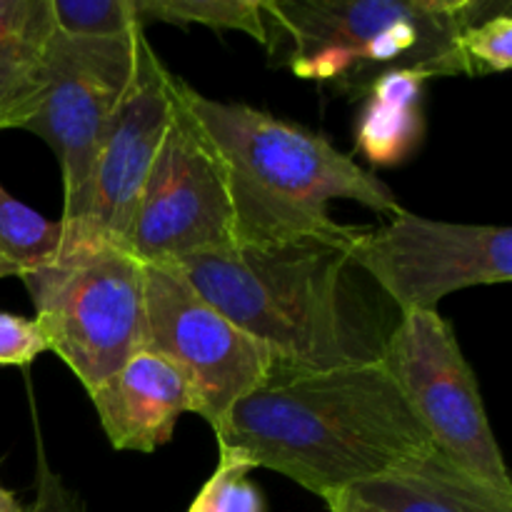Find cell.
<instances>
[{
  "label": "cell",
  "instance_id": "obj_23",
  "mask_svg": "<svg viewBox=\"0 0 512 512\" xmlns=\"http://www.w3.org/2000/svg\"><path fill=\"white\" fill-rule=\"evenodd\" d=\"M325 503H328L330 512H370V510H365L360 503H355L348 493L333 495V498L325 500Z\"/></svg>",
  "mask_w": 512,
  "mask_h": 512
},
{
  "label": "cell",
  "instance_id": "obj_9",
  "mask_svg": "<svg viewBox=\"0 0 512 512\" xmlns=\"http://www.w3.org/2000/svg\"><path fill=\"white\" fill-rule=\"evenodd\" d=\"M353 260L398 313L438 310L450 293L512 280V230L430 220L400 210L380 228H358Z\"/></svg>",
  "mask_w": 512,
  "mask_h": 512
},
{
  "label": "cell",
  "instance_id": "obj_18",
  "mask_svg": "<svg viewBox=\"0 0 512 512\" xmlns=\"http://www.w3.org/2000/svg\"><path fill=\"white\" fill-rule=\"evenodd\" d=\"M55 30L70 38L113 40L143 30L135 0H50Z\"/></svg>",
  "mask_w": 512,
  "mask_h": 512
},
{
  "label": "cell",
  "instance_id": "obj_16",
  "mask_svg": "<svg viewBox=\"0 0 512 512\" xmlns=\"http://www.w3.org/2000/svg\"><path fill=\"white\" fill-rule=\"evenodd\" d=\"M63 223L48 220L0 185V278H23L58 255Z\"/></svg>",
  "mask_w": 512,
  "mask_h": 512
},
{
  "label": "cell",
  "instance_id": "obj_15",
  "mask_svg": "<svg viewBox=\"0 0 512 512\" xmlns=\"http://www.w3.org/2000/svg\"><path fill=\"white\" fill-rule=\"evenodd\" d=\"M425 80L418 70H390L373 80L355 130V148L370 165L390 168L415 153L425 133Z\"/></svg>",
  "mask_w": 512,
  "mask_h": 512
},
{
  "label": "cell",
  "instance_id": "obj_11",
  "mask_svg": "<svg viewBox=\"0 0 512 512\" xmlns=\"http://www.w3.org/2000/svg\"><path fill=\"white\" fill-rule=\"evenodd\" d=\"M173 78L143 35L133 83L100 145L83 218L63 225V240H103L128 248L140 190L168 128Z\"/></svg>",
  "mask_w": 512,
  "mask_h": 512
},
{
  "label": "cell",
  "instance_id": "obj_6",
  "mask_svg": "<svg viewBox=\"0 0 512 512\" xmlns=\"http://www.w3.org/2000/svg\"><path fill=\"white\" fill-rule=\"evenodd\" d=\"M380 363L433 440V448L480 483L512 493L478 380L455 330L438 310L400 315Z\"/></svg>",
  "mask_w": 512,
  "mask_h": 512
},
{
  "label": "cell",
  "instance_id": "obj_22",
  "mask_svg": "<svg viewBox=\"0 0 512 512\" xmlns=\"http://www.w3.org/2000/svg\"><path fill=\"white\" fill-rule=\"evenodd\" d=\"M23 512H88L85 503L75 490L63 483L58 473L50 468L43 448L38 453V488H35V500L23 508Z\"/></svg>",
  "mask_w": 512,
  "mask_h": 512
},
{
  "label": "cell",
  "instance_id": "obj_2",
  "mask_svg": "<svg viewBox=\"0 0 512 512\" xmlns=\"http://www.w3.org/2000/svg\"><path fill=\"white\" fill-rule=\"evenodd\" d=\"M220 458L330 500L433 450L383 363L270 373L215 430Z\"/></svg>",
  "mask_w": 512,
  "mask_h": 512
},
{
  "label": "cell",
  "instance_id": "obj_21",
  "mask_svg": "<svg viewBox=\"0 0 512 512\" xmlns=\"http://www.w3.org/2000/svg\"><path fill=\"white\" fill-rule=\"evenodd\" d=\"M48 350L43 330L35 318L3 313L0 310V365H23L33 363L38 355Z\"/></svg>",
  "mask_w": 512,
  "mask_h": 512
},
{
  "label": "cell",
  "instance_id": "obj_3",
  "mask_svg": "<svg viewBox=\"0 0 512 512\" xmlns=\"http://www.w3.org/2000/svg\"><path fill=\"white\" fill-rule=\"evenodd\" d=\"M180 95L225 165L235 248L343 235L348 225L330 218L333 200H353L375 213L403 210L378 175L323 135L245 103L210 100L183 80Z\"/></svg>",
  "mask_w": 512,
  "mask_h": 512
},
{
  "label": "cell",
  "instance_id": "obj_8",
  "mask_svg": "<svg viewBox=\"0 0 512 512\" xmlns=\"http://www.w3.org/2000/svg\"><path fill=\"white\" fill-rule=\"evenodd\" d=\"M143 30L113 40L70 38L55 30L45 60L43 88L23 130L40 135L63 173L60 223L83 218L90 180L105 133L128 93Z\"/></svg>",
  "mask_w": 512,
  "mask_h": 512
},
{
  "label": "cell",
  "instance_id": "obj_13",
  "mask_svg": "<svg viewBox=\"0 0 512 512\" xmlns=\"http://www.w3.org/2000/svg\"><path fill=\"white\" fill-rule=\"evenodd\" d=\"M345 493L370 512H512V493L470 478L435 448Z\"/></svg>",
  "mask_w": 512,
  "mask_h": 512
},
{
  "label": "cell",
  "instance_id": "obj_24",
  "mask_svg": "<svg viewBox=\"0 0 512 512\" xmlns=\"http://www.w3.org/2000/svg\"><path fill=\"white\" fill-rule=\"evenodd\" d=\"M0 512H23V505L18 503V498L5 488H0Z\"/></svg>",
  "mask_w": 512,
  "mask_h": 512
},
{
  "label": "cell",
  "instance_id": "obj_14",
  "mask_svg": "<svg viewBox=\"0 0 512 512\" xmlns=\"http://www.w3.org/2000/svg\"><path fill=\"white\" fill-rule=\"evenodd\" d=\"M53 35L50 0H0V130L28 120Z\"/></svg>",
  "mask_w": 512,
  "mask_h": 512
},
{
  "label": "cell",
  "instance_id": "obj_12",
  "mask_svg": "<svg viewBox=\"0 0 512 512\" xmlns=\"http://www.w3.org/2000/svg\"><path fill=\"white\" fill-rule=\"evenodd\" d=\"M100 425L115 450L155 453L185 413H195L188 378L170 360L143 348L90 390Z\"/></svg>",
  "mask_w": 512,
  "mask_h": 512
},
{
  "label": "cell",
  "instance_id": "obj_7",
  "mask_svg": "<svg viewBox=\"0 0 512 512\" xmlns=\"http://www.w3.org/2000/svg\"><path fill=\"white\" fill-rule=\"evenodd\" d=\"M230 248L235 218L225 165L173 78L168 128L140 190L128 250L143 265H168Z\"/></svg>",
  "mask_w": 512,
  "mask_h": 512
},
{
  "label": "cell",
  "instance_id": "obj_4",
  "mask_svg": "<svg viewBox=\"0 0 512 512\" xmlns=\"http://www.w3.org/2000/svg\"><path fill=\"white\" fill-rule=\"evenodd\" d=\"M270 50L283 48L298 78L365 98L378 75L418 70L433 78L475 75L463 33L510 13L488 0H263ZM265 43V45H268Z\"/></svg>",
  "mask_w": 512,
  "mask_h": 512
},
{
  "label": "cell",
  "instance_id": "obj_5",
  "mask_svg": "<svg viewBox=\"0 0 512 512\" xmlns=\"http://www.w3.org/2000/svg\"><path fill=\"white\" fill-rule=\"evenodd\" d=\"M23 283L48 350L88 393L145 348V265L123 245L63 240Z\"/></svg>",
  "mask_w": 512,
  "mask_h": 512
},
{
  "label": "cell",
  "instance_id": "obj_10",
  "mask_svg": "<svg viewBox=\"0 0 512 512\" xmlns=\"http://www.w3.org/2000/svg\"><path fill=\"white\" fill-rule=\"evenodd\" d=\"M145 348L188 378L195 415L215 430L273 370V355L170 265H145Z\"/></svg>",
  "mask_w": 512,
  "mask_h": 512
},
{
  "label": "cell",
  "instance_id": "obj_1",
  "mask_svg": "<svg viewBox=\"0 0 512 512\" xmlns=\"http://www.w3.org/2000/svg\"><path fill=\"white\" fill-rule=\"evenodd\" d=\"M358 228L168 263L273 355L270 373L380 363L400 313L353 260Z\"/></svg>",
  "mask_w": 512,
  "mask_h": 512
},
{
  "label": "cell",
  "instance_id": "obj_19",
  "mask_svg": "<svg viewBox=\"0 0 512 512\" xmlns=\"http://www.w3.org/2000/svg\"><path fill=\"white\" fill-rule=\"evenodd\" d=\"M250 468L220 458L218 468L193 500L188 512H268L258 485L248 480Z\"/></svg>",
  "mask_w": 512,
  "mask_h": 512
},
{
  "label": "cell",
  "instance_id": "obj_20",
  "mask_svg": "<svg viewBox=\"0 0 512 512\" xmlns=\"http://www.w3.org/2000/svg\"><path fill=\"white\" fill-rule=\"evenodd\" d=\"M463 53L475 75L503 73L512 65V15H493L463 33Z\"/></svg>",
  "mask_w": 512,
  "mask_h": 512
},
{
  "label": "cell",
  "instance_id": "obj_17",
  "mask_svg": "<svg viewBox=\"0 0 512 512\" xmlns=\"http://www.w3.org/2000/svg\"><path fill=\"white\" fill-rule=\"evenodd\" d=\"M145 23L208 25L215 30H240L258 43H268L263 0H135Z\"/></svg>",
  "mask_w": 512,
  "mask_h": 512
}]
</instances>
